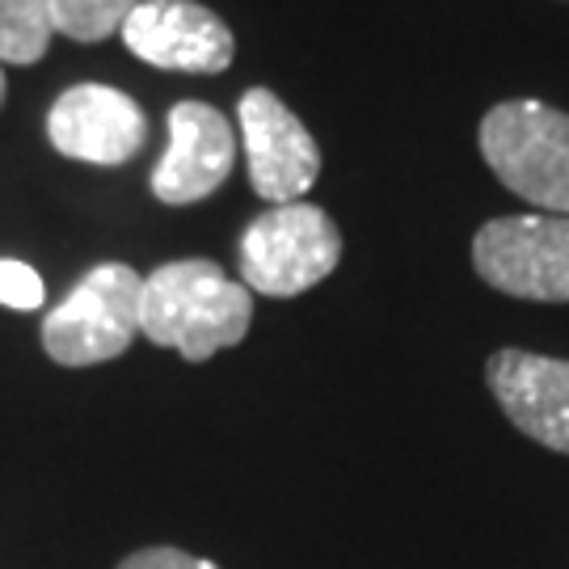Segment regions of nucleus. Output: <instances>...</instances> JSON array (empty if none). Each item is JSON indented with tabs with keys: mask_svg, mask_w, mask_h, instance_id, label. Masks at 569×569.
<instances>
[{
	"mask_svg": "<svg viewBox=\"0 0 569 569\" xmlns=\"http://www.w3.org/2000/svg\"><path fill=\"white\" fill-rule=\"evenodd\" d=\"M169 148L152 169V194L169 207L211 199L237 164V131L207 102H178L169 110Z\"/></svg>",
	"mask_w": 569,
	"mask_h": 569,
	"instance_id": "nucleus-9",
	"label": "nucleus"
},
{
	"mask_svg": "<svg viewBox=\"0 0 569 569\" xmlns=\"http://www.w3.org/2000/svg\"><path fill=\"white\" fill-rule=\"evenodd\" d=\"M237 258L249 291L291 300L338 270L342 232L317 203H279L244 228Z\"/></svg>",
	"mask_w": 569,
	"mask_h": 569,
	"instance_id": "nucleus-4",
	"label": "nucleus"
},
{
	"mask_svg": "<svg viewBox=\"0 0 569 569\" xmlns=\"http://www.w3.org/2000/svg\"><path fill=\"white\" fill-rule=\"evenodd\" d=\"M481 157L510 194L569 216V114L536 98L498 102L477 131Z\"/></svg>",
	"mask_w": 569,
	"mask_h": 569,
	"instance_id": "nucleus-2",
	"label": "nucleus"
},
{
	"mask_svg": "<svg viewBox=\"0 0 569 569\" xmlns=\"http://www.w3.org/2000/svg\"><path fill=\"white\" fill-rule=\"evenodd\" d=\"M122 42L136 60L164 72L216 77L232 63V30L199 0H140L122 21Z\"/></svg>",
	"mask_w": 569,
	"mask_h": 569,
	"instance_id": "nucleus-7",
	"label": "nucleus"
},
{
	"mask_svg": "<svg viewBox=\"0 0 569 569\" xmlns=\"http://www.w3.org/2000/svg\"><path fill=\"white\" fill-rule=\"evenodd\" d=\"M114 569H220L203 561V557H190L182 549H169V545H157V549H140L131 557H122Z\"/></svg>",
	"mask_w": 569,
	"mask_h": 569,
	"instance_id": "nucleus-14",
	"label": "nucleus"
},
{
	"mask_svg": "<svg viewBox=\"0 0 569 569\" xmlns=\"http://www.w3.org/2000/svg\"><path fill=\"white\" fill-rule=\"evenodd\" d=\"M237 122L249 161V186L270 199V207L300 203L321 178V148L300 114L287 110L283 98H274L270 89H244Z\"/></svg>",
	"mask_w": 569,
	"mask_h": 569,
	"instance_id": "nucleus-6",
	"label": "nucleus"
},
{
	"mask_svg": "<svg viewBox=\"0 0 569 569\" xmlns=\"http://www.w3.org/2000/svg\"><path fill=\"white\" fill-rule=\"evenodd\" d=\"M51 9L47 0H0V68L18 63L30 68L51 47Z\"/></svg>",
	"mask_w": 569,
	"mask_h": 569,
	"instance_id": "nucleus-11",
	"label": "nucleus"
},
{
	"mask_svg": "<svg viewBox=\"0 0 569 569\" xmlns=\"http://www.w3.org/2000/svg\"><path fill=\"white\" fill-rule=\"evenodd\" d=\"M253 326V291L207 258L157 266L140 291V338L178 350L186 363H207L241 346Z\"/></svg>",
	"mask_w": 569,
	"mask_h": 569,
	"instance_id": "nucleus-1",
	"label": "nucleus"
},
{
	"mask_svg": "<svg viewBox=\"0 0 569 569\" xmlns=\"http://www.w3.org/2000/svg\"><path fill=\"white\" fill-rule=\"evenodd\" d=\"M472 266L515 300L569 305V216H502L477 228Z\"/></svg>",
	"mask_w": 569,
	"mask_h": 569,
	"instance_id": "nucleus-5",
	"label": "nucleus"
},
{
	"mask_svg": "<svg viewBox=\"0 0 569 569\" xmlns=\"http://www.w3.org/2000/svg\"><path fill=\"white\" fill-rule=\"evenodd\" d=\"M0 106H4V68H0Z\"/></svg>",
	"mask_w": 569,
	"mask_h": 569,
	"instance_id": "nucleus-15",
	"label": "nucleus"
},
{
	"mask_svg": "<svg viewBox=\"0 0 569 569\" xmlns=\"http://www.w3.org/2000/svg\"><path fill=\"white\" fill-rule=\"evenodd\" d=\"M51 148L81 164H127L148 143V114L114 84L84 81L63 89L47 114Z\"/></svg>",
	"mask_w": 569,
	"mask_h": 569,
	"instance_id": "nucleus-8",
	"label": "nucleus"
},
{
	"mask_svg": "<svg viewBox=\"0 0 569 569\" xmlns=\"http://www.w3.org/2000/svg\"><path fill=\"white\" fill-rule=\"evenodd\" d=\"M136 4L140 0H47L56 34L72 42H102L119 34Z\"/></svg>",
	"mask_w": 569,
	"mask_h": 569,
	"instance_id": "nucleus-12",
	"label": "nucleus"
},
{
	"mask_svg": "<svg viewBox=\"0 0 569 569\" xmlns=\"http://www.w3.org/2000/svg\"><path fill=\"white\" fill-rule=\"evenodd\" d=\"M143 274L127 262H102L42 317V350L60 367H98L127 355L140 338Z\"/></svg>",
	"mask_w": 569,
	"mask_h": 569,
	"instance_id": "nucleus-3",
	"label": "nucleus"
},
{
	"mask_svg": "<svg viewBox=\"0 0 569 569\" xmlns=\"http://www.w3.org/2000/svg\"><path fill=\"white\" fill-rule=\"evenodd\" d=\"M486 380L502 413L528 439L569 456V359L498 350L489 355Z\"/></svg>",
	"mask_w": 569,
	"mask_h": 569,
	"instance_id": "nucleus-10",
	"label": "nucleus"
},
{
	"mask_svg": "<svg viewBox=\"0 0 569 569\" xmlns=\"http://www.w3.org/2000/svg\"><path fill=\"white\" fill-rule=\"evenodd\" d=\"M47 300V287H42L39 270L13 258H0V305L18 308V312H34Z\"/></svg>",
	"mask_w": 569,
	"mask_h": 569,
	"instance_id": "nucleus-13",
	"label": "nucleus"
}]
</instances>
